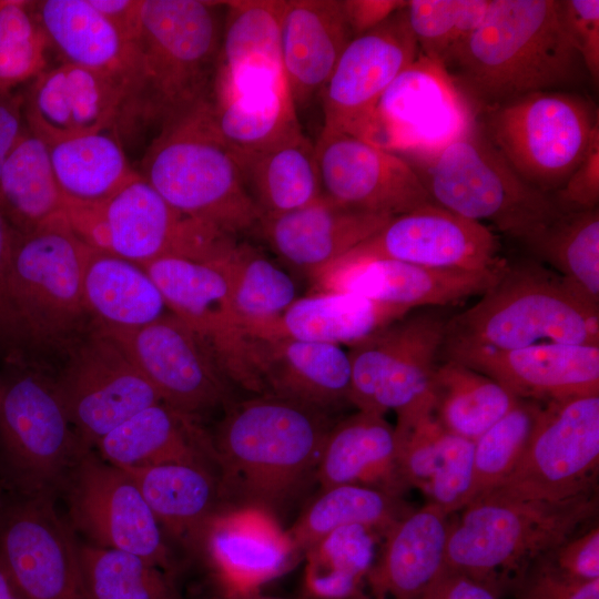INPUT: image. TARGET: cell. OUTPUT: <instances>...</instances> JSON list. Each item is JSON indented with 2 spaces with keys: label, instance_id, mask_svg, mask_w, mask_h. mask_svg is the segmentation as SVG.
<instances>
[{
  "label": "cell",
  "instance_id": "7dc6e473",
  "mask_svg": "<svg viewBox=\"0 0 599 599\" xmlns=\"http://www.w3.org/2000/svg\"><path fill=\"white\" fill-rule=\"evenodd\" d=\"M89 599H177L163 569L134 554L79 545Z\"/></svg>",
  "mask_w": 599,
  "mask_h": 599
},
{
  "label": "cell",
  "instance_id": "d4e9b609",
  "mask_svg": "<svg viewBox=\"0 0 599 599\" xmlns=\"http://www.w3.org/2000/svg\"><path fill=\"white\" fill-rule=\"evenodd\" d=\"M22 94L27 128L50 145L118 129L129 91L111 77L63 62L44 70Z\"/></svg>",
  "mask_w": 599,
  "mask_h": 599
},
{
  "label": "cell",
  "instance_id": "c3c4849f",
  "mask_svg": "<svg viewBox=\"0 0 599 599\" xmlns=\"http://www.w3.org/2000/svg\"><path fill=\"white\" fill-rule=\"evenodd\" d=\"M541 408L542 403L519 398L505 416L474 441L468 505L488 495L511 473L527 446Z\"/></svg>",
  "mask_w": 599,
  "mask_h": 599
},
{
  "label": "cell",
  "instance_id": "1f68e13d",
  "mask_svg": "<svg viewBox=\"0 0 599 599\" xmlns=\"http://www.w3.org/2000/svg\"><path fill=\"white\" fill-rule=\"evenodd\" d=\"M316 476L323 490L352 484L402 496L409 488L399 468L395 427L384 415L365 410L332 426Z\"/></svg>",
  "mask_w": 599,
  "mask_h": 599
},
{
  "label": "cell",
  "instance_id": "30bf717a",
  "mask_svg": "<svg viewBox=\"0 0 599 599\" xmlns=\"http://www.w3.org/2000/svg\"><path fill=\"white\" fill-rule=\"evenodd\" d=\"M84 251L63 212L29 233L14 232L8 292L19 342L58 343L78 328L87 314Z\"/></svg>",
  "mask_w": 599,
  "mask_h": 599
},
{
  "label": "cell",
  "instance_id": "8fae6325",
  "mask_svg": "<svg viewBox=\"0 0 599 599\" xmlns=\"http://www.w3.org/2000/svg\"><path fill=\"white\" fill-rule=\"evenodd\" d=\"M447 319L434 308L409 312L349 347V403L380 415L394 410L396 426L432 414L436 359Z\"/></svg>",
  "mask_w": 599,
  "mask_h": 599
},
{
  "label": "cell",
  "instance_id": "484cf974",
  "mask_svg": "<svg viewBox=\"0 0 599 599\" xmlns=\"http://www.w3.org/2000/svg\"><path fill=\"white\" fill-rule=\"evenodd\" d=\"M488 376L515 397L539 403L599 394V345L544 343L510 351L446 355Z\"/></svg>",
  "mask_w": 599,
  "mask_h": 599
},
{
  "label": "cell",
  "instance_id": "2e32d148",
  "mask_svg": "<svg viewBox=\"0 0 599 599\" xmlns=\"http://www.w3.org/2000/svg\"><path fill=\"white\" fill-rule=\"evenodd\" d=\"M97 331L123 349L166 405L195 418L233 403L234 386L210 348L171 312L140 327Z\"/></svg>",
  "mask_w": 599,
  "mask_h": 599
},
{
  "label": "cell",
  "instance_id": "ee69618b",
  "mask_svg": "<svg viewBox=\"0 0 599 599\" xmlns=\"http://www.w3.org/2000/svg\"><path fill=\"white\" fill-rule=\"evenodd\" d=\"M402 496L363 485L324 489L288 532L296 549L307 550L331 531L359 525L386 531L413 509Z\"/></svg>",
  "mask_w": 599,
  "mask_h": 599
},
{
  "label": "cell",
  "instance_id": "816d5d0a",
  "mask_svg": "<svg viewBox=\"0 0 599 599\" xmlns=\"http://www.w3.org/2000/svg\"><path fill=\"white\" fill-rule=\"evenodd\" d=\"M514 599H599V579L588 582L561 575L548 557L537 560L511 591Z\"/></svg>",
  "mask_w": 599,
  "mask_h": 599
},
{
  "label": "cell",
  "instance_id": "f1b7e54d",
  "mask_svg": "<svg viewBox=\"0 0 599 599\" xmlns=\"http://www.w3.org/2000/svg\"><path fill=\"white\" fill-rule=\"evenodd\" d=\"M352 39L342 0L284 1L280 19L281 62L296 110L319 97Z\"/></svg>",
  "mask_w": 599,
  "mask_h": 599
},
{
  "label": "cell",
  "instance_id": "be15d7a7",
  "mask_svg": "<svg viewBox=\"0 0 599 599\" xmlns=\"http://www.w3.org/2000/svg\"><path fill=\"white\" fill-rule=\"evenodd\" d=\"M222 599H280V598L262 596L256 591V592L241 595V596H223Z\"/></svg>",
  "mask_w": 599,
  "mask_h": 599
},
{
  "label": "cell",
  "instance_id": "5bb4252c",
  "mask_svg": "<svg viewBox=\"0 0 599 599\" xmlns=\"http://www.w3.org/2000/svg\"><path fill=\"white\" fill-rule=\"evenodd\" d=\"M474 122L471 105L445 68L419 52L355 136L408 159L440 150Z\"/></svg>",
  "mask_w": 599,
  "mask_h": 599
},
{
  "label": "cell",
  "instance_id": "91938a15",
  "mask_svg": "<svg viewBox=\"0 0 599 599\" xmlns=\"http://www.w3.org/2000/svg\"><path fill=\"white\" fill-rule=\"evenodd\" d=\"M24 126L23 94L0 91V171Z\"/></svg>",
  "mask_w": 599,
  "mask_h": 599
},
{
  "label": "cell",
  "instance_id": "603a6c76",
  "mask_svg": "<svg viewBox=\"0 0 599 599\" xmlns=\"http://www.w3.org/2000/svg\"><path fill=\"white\" fill-rule=\"evenodd\" d=\"M500 243L485 224L430 202L392 217L341 257L386 258L438 268L488 270L501 265Z\"/></svg>",
  "mask_w": 599,
  "mask_h": 599
},
{
  "label": "cell",
  "instance_id": "11a10c76",
  "mask_svg": "<svg viewBox=\"0 0 599 599\" xmlns=\"http://www.w3.org/2000/svg\"><path fill=\"white\" fill-rule=\"evenodd\" d=\"M551 196L564 211L598 207L599 138L593 141L579 166Z\"/></svg>",
  "mask_w": 599,
  "mask_h": 599
},
{
  "label": "cell",
  "instance_id": "5b68a950",
  "mask_svg": "<svg viewBox=\"0 0 599 599\" xmlns=\"http://www.w3.org/2000/svg\"><path fill=\"white\" fill-rule=\"evenodd\" d=\"M598 489L560 501L476 500L449 521L444 565L500 598L537 560L598 522Z\"/></svg>",
  "mask_w": 599,
  "mask_h": 599
},
{
  "label": "cell",
  "instance_id": "db71d44e",
  "mask_svg": "<svg viewBox=\"0 0 599 599\" xmlns=\"http://www.w3.org/2000/svg\"><path fill=\"white\" fill-rule=\"evenodd\" d=\"M547 557L561 575L571 580L588 582L599 579L598 522L564 541Z\"/></svg>",
  "mask_w": 599,
  "mask_h": 599
},
{
  "label": "cell",
  "instance_id": "e0dca14e",
  "mask_svg": "<svg viewBox=\"0 0 599 599\" xmlns=\"http://www.w3.org/2000/svg\"><path fill=\"white\" fill-rule=\"evenodd\" d=\"M0 562L26 599H89L79 545L49 495L0 506Z\"/></svg>",
  "mask_w": 599,
  "mask_h": 599
},
{
  "label": "cell",
  "instance_id": "f5cc1de1",
  "mask_svg": "<svg viewBox=\"0 0 599 599\" xmlns=\"http://www.w3.org/2000/svg\"><path fill=\"white\" fill-rule=\"evenodd\" d=\"M567 33L593 84L599 80V1L559 0Z\"/></svg>",
  "mask_w": 599,
  "mask_h": 599
},
{
  "label": "cell",
  "instance_id": "681fc988",
  "mask_svg": "<svg viewBox=\"0 0 599 599\" xmlns=\"http://www.w3.org/2000/svg\"><path fill=\"white\" fill-rule=\"evenodd\" d=\"M490 0H410L405 10L419 52L441 65L479 26Z\"/></svg>",
  "mask_w": 599,
  "mask_h": 599
},
{
  "label": "cell",
  "instance_id": "4316f807",
  "mask_svg": "<svg viewBox=\"0 0 599 599\" xmlns=\"http://www.w3.org/2000/svg\"><path fill=\"white\" fill-rule=\"evenodd\" d=\"M223 596L258 591L292 565L295 546L262 508L243 507L216 512L202 544Z\"/></svg>",
  "mask_w": 599,
  "mask_h": 599
},
{
  "label": "cell",
  "instance_id": "e7e4bbea",
  "mask_svg": "<svg viewBox=\"0 0 599 599\" xmlns=\"http://www.w3.org/2000/svg\"><path fill=\"white\" fill-rule=\"evenodd\" d=\"M342 599H375L374 597H372L370 595H367L365 592L362 591H358L352 596H348L346 598H342Z\"/></svg>",
  "mask_w": 599,
  "mask_h": 599
},
{
  "label": "cell",
  "instance_id": "7402d4cb",
  "mask_svg": "<svg viewBox=\"0 0 599 599\" xmlns=\"http://www.w3.org/2000/svg\"><path fill=\"white\" fill-rule=\"evenodd\" d=\"M283 3L275 0L225 3L210 103L272 105L292 99L280 52Z\"/></svg>",
  "mask_w": 599,
  "mask_h": 599
},
{
  "label": "cell",
  "instance_id": "ffe728a7",
  "mask_svg": "<svg viewBox=\"0 0 599 599\" xmlns=\"http://www.w3.org/2000/svg\"><path fill=\"white\" fill-rule=\"evenodd\" d=\"M70 508L74 525L93 545L128 551L167 568L162 529L124 469L83 456L72 473Z\"/></svg>",
  "mask_w": 599,
  "mask_h": 599
},
{
  "label": "cell",
  "instance_id": "680465c9",
  "mask_svg": "<svg viewBox=\"0 0 599 599\" xmlns=\"http://www.w3.org/2000/svg\"><path fill=\"white\" fill-rule=\"evenodd\" d=\"M406 3L398 0H342L354 38L377 27Z\"/></svg>",
  "mask_w": 599,
  "mask_h": 599
},
{
  "label": "cell",
  "instance_id": "bcb514c9",
  "mask_svg": "<svg viewBox=\"0 0 599 599\" xmlns=\"http://www.w3.org/2000/svg\"><path fill=\"white\" fill-rule=\"evenodd\" d=\"M375 531L359 525L337 528L307 550L304 583L315 599H342L362 591L374 562Z\"/></svg>",
  "mask_w": 599,
  "mask_h": 599
},
{
  "label": "cell",
  "instance_id": "6da1fadb",
  "mask_svg": "<svg viewBox=\"0 0 599 599\" xmlns=\"http://www.w3.org/2000/svg\"><path fill=\"white\" fill-rule=\"evenodd\" d=\"M443 67L475 114L532 92L571 91L589 78L559 0H490Z\"/></svg>",
  "mask_w": 599,
  "mask_h": 599
},
{
  "label": "cell",
  "instance_id": "d6986e66",
  "mask_svg": "<svg viewBox=\"0 0 599 599\" xmlns=\"http://www.w3.org/2000/svg\"><path fill=\"white\" fill-rule=\"evenodd\" d=\"M314 146L323 195L342 206L394 217L432 202L412 165L390 151L324 128Z\"/></svg>",
  "mask_w": 599,
  "mask_h": 599
},
{
  "label": "cell",
  "instance_id": "52a82bcc",
  "mask_svg": "<svg viewBox=\"0 0 599 599\" xmlns=\"http://www.w3.org/2000/svg\"><path fill=\"white\" fill-rule=\"evenodd\" d=\"M405 160L433 203L467 220L489 222L521 244L561 212L551 195L514 172L476 120L440 150Z\"/></svg>",
  "mask_w": 599,
  "mask_h": 599
},
{
  "label": "cell",
  "instance_id": "d590c367",
  "mask_svg": "<svg viewBox=\"0 0 599 599\" xmlns=\"http://www.w3.org/2000/svg\"><path fill=\"white\" fill-rule=\"evenodd\" d=\"M412 311L348 292H311L297 297L255 337L352 347Z\"/></svg>",
  "mask_w": 599,
  "mask_h": 599
},
{
  "label": "cell",
  "instance_id": "4fadbf2b",
  "mask_svg": "<svg viewBox=\"0 0 599 599\" xmlns=\"http://www.w3.org/2000/svg\"><path fill=\"white\" fill-rule=\"evenodd\" d=\"M74 428L55 384L24 370L0 394V454L8 480L21 496L49 495L77 461Z\"/></svg>",
  "mask_w": 599,
  "mask_h": 599
},
{
  "label": "cell",
  "instance_id": "9a60e30c",
  "mask_svg": "<svg viewBox=\"0 0 599 599\" xmlns=\"http://www.w3.org/2000/svg\"><path fill=\"white\" fill-rule=\"evenodd\" d=\"M141 266L158 286L167 311L202 338L230 383L261 395L253 337L234 308L222 265L163 256Z\"/></svg>",
  "mask_w": 599,
  "mask_h": 599
},
{
  "label": "cell",
  "instance_id": "ac0fdd59",
  "mask_svg": "<svg viewBox=\"0 0 599 599\" xmlns=\"http://www.w3.org/2000/svg\"><path fill=\"white\" fill-rule=\"evenodd\" d=\"M55 386L82 443L94 445L139 412L163 403L123 349L97 329L74 349Z\"/></svg>",
  "mask_w": 599,
  "mask_h": 599
},
{
  "label": "cell",
  "instance_id": "7bdbcfd3",
  "mask_svg": "<svg viewBox=\"0 0 599 599\" xmlns=\"http://www.w3.org/2000/svg\"><path fill=\"white\" fill-rule=\"evenodd\" d=\"M599 306V210H567L522 244Z\"/></svg>",
  "mask_w": 599,
  "mask_h": 599
},
{
  "label": "cell",
  "instance_id": "b9f144b4",
  "mask_svg": "<svg viewBox=\"0 0 599 599\" xmlns=\"http://www.w3.org/2000/svg\"><path fill=\"white\" fill-rule=\"evenodd\" d=\"M500 384L455 361L438 365L433 384V414L448 432L475 441L517 403Z\"/></svg>",
  "mask_w": 599,
  "mask_h": 599
},
{
  "label": "cell",
  "instance_id": "9c48e42d",
  "mask_svg": "<svg viewBox=\"0 0 599 599\" xmlns=\"http://www.w3.org/2000/svg\"><path fill=\"white\" fill-rule=\"evenodd\" d=\"M63 213L87 245L139 265L163 256L219 263L238 242L177 212L139 172L109 199L64 203Z\"/></svg>",
  "mask_w": 599,
  "mask_h": 599
},
{
  "label": "cell",
  "instance_id": "ab89813d",
  "mask_svg": "<svg viewBox=\"0 0 599 599\" xmlns=\"http://www.w3.org/2000/svg\"><path fill=\"white\" fill-rule=\"evenodd\" d=\"M55 181L64 203H99L136 173L129 164L116 129L48 145Z\"/></svg>",
  "mask_w": 599,
  "mask_h": 599
},
{
  "label": "cell",
  "instance_id": "83f0119b",
  "mask_svg": "<svg viewBox=\"0 0 599 599\" xmlns=\"http://www.w3.org/2000/svg\"><path fill=\"white\" fill-rule=\"evenodd\" d=\"M390 219L342 206L323 195L295 211L262 216L254 231L283 262L311 275L374 235Z\"/></svg>",
  "mask_w": 599,
  "mask_h": 599
},
{
  "label": "cell",
  "instance_id": "7c38bea8",
  "mask_svg": "<svg viewBox=\"0 0 599 599\" xmlns=\"http://www.w3.org/2000/svg\"><path fill=\"white\" fill-rule=\"evenodd\" d=\"M598 475L599 394L550 400L511 473L480 499L566 500L598 489Z\"/></svg>",
  "mask_w": 599,
  "mask_h": 599
},
{
  "label": "cell",
  "instance_id": "836d02e7",
  "mask_svg": "<svg viewBox=\"0 0 599 599\" xmlns=\"http://www.w3.org/2000/svg\"><path fill=\"white\" fill-rule=\"evenodd\" d=\"M32 9L49 47H53L64 62L120 81L130 97L136 71L134 44L89 0L32 1Z\"/></svg>",
  "mask_w": 599,
  "mask_h": 599
},
{
  "label": "cell",
  "instance_id": "277c9868",
  "mask_svg": "<svg viewBox=\"0 0 599 599\" xmlns=\"http://www.w3.org/2000/svg\"><path fill=\"white\" fill-rule=\"evenodd\" d=\"M446 322L441 352L544 343L599 345V306L537 260L506 264L497 282Z\"/></svg>",
  "mask_w": 599,
  "mask_h": 599
},
{
  "label": "cell",
  "instance_id": "f35d334b",
  "mask_svg": "<svg viewBox=\"0 0 599 599\" xmlns=\"http://www.w3.org/2000/svg\"><path fill=\"white\" fill-rule=\"evenodd\" d=\"M139 487L162 531L182 545L202 544L220 494L211 468L185 464L124 469Z\"/></svg>",
  "mask_w": 599,
  "mask_h": 599
},
{
  "label": "cell",
  "instance_id": "d6a6232c",
  "mask_svg": "<svg viewBox=\"0 0 599 599\" xmlns=\"http://www.w3.org/2000/svg\"><path fill=\"white\" fill-rule=\"evenodd\" d=\"M398 463L407 486L420 489L447 515L470 499L474 441L445 429L428 414L404 427L395 426Z\"/></svg>",
  "mask_w": 599,
  "mask_h": 599
},
{
  "label": "cell",
  "instance_id": "8992f818",
  "mask_svg": "<svg viewBox=\"0 0 599 599\" xmlns=\"http://www.w3.org/2000/svg\"><path fill=\"white\" fill-rule=\"evenodd\" d=\"M139 173L177 212L230 235L254 231L262 217L207 103L160 129Z\"/></svg>",
  "mask_w": 599,
  "mask_h": 599
},
{
  "label": "cell",
  "instance_id": "f546056e",
  "mask_svg": "<svg viewBox=\"0 0 599 599\" xmlns=\"http://www.w3.org/2000/svg\"><path fill=\"white\" fill-rule=\"evenodd\" d=\"M252 353L262 395L292 399L326 413L349 403L351 363L341 346L253 337Z\"/></svg>",
  "mask_w": 599,
  "mask_h": 599
},
{
  "label": "cell",
  "instance_id": "44dd1931",
  "mask_svg": "<svg viewBox=\"0 0 599 599\" xmlns=\"http://www.w3.org/2000/svg\"><path fill=\"white\" fill-rule=\"evenodd\" d=\"M405 7L352 39L341 54L319 94L324 129L356 135L382 94L417 59Z\"/></svg>",
  "mask_w": 599,
  "mask_h": 599
},
{
  "label": "cell",
  "instance_id": "74e56055",
  "mask_svg": "<svg viewBox=\"0 0 599 599\" xmlns=\"http://www.w3.org/2000/svg\"><path fill=\"white\" fill-rule=\"evenodd\" d=\"M81 285L85 312L98 327H140L169 312L143 266L87 244Z\"/></svg>",
  "mask_w": 599,
  "mask_h": 599
},
{
  "label": "cell",
  "instance_id": "6125c7cd",
  "mask_svg": "<svg viewBox=\"0 0 599 599\" xmlns=\"http://www.w3.org/2000/svg\"><path fill=\"white\" fill-rule=\"evenodd\" d=\"M0 599H26L0 562Z\"/></svg>",
  "mask_w": 599,
  "mask_h": 599
},
{
  "label": "cell",
  "instance_id": "cb8c5ba5",
  "mask_svg": "<svg viewBox=\"0 0 599 599\" xmlns=\"http://www.w3.org/2000/svg\"><path fill=\"white\" fill-rule=\"evenodd\" d=\"M495 268L460 270L415 265L386 258L339 257L312 273V292L337 291L409 309L445 306L483 295L501 275Z\"/></svg>",
  "mask_w": 599,
  "mask_h": 599
},
{
  "label": "cell",
  "instance_id": "60d3db41",
  "mask_svg": "<svg viewBox=\"0 0 599 599\" xmlns=\"http://www.w3.org/2000/svg\"><path fill=\"white\" fill-rule=\"evenodd\" d=\"M63 210L48 144L26 125L0 171V211L16 233L26 234Z\"/></svg>",
  "mask_w": 599,
  "mask_h": 599
},
{
  "label": "cell",
  "instance_id": "6f0895ef",
  "mask_svg": "<svg viewBox=\"0 0 599 599\" xmlns=\"http://www.w3.org/2000/svg\"><path fill=\"white\" fill-rule=\"evenodd\" d=\"M13 237L14 231L0 211V343L3 344L20 343L8 292Z\"/></svg>",
  "mask_w": 599,
  "mask_h": 599
},
{
  "label": "cell",
  "instance_id": "f6af8a7d",
  "mask_svg": "<svg viewBox=\"0 0 599 599\" xmlns=\"http://www.w3.org/2000/svg\"><path fill=\"white\" fill-rule=\"evenodd\" d=\"M222 267L234 308L251 337L280 317L297 298L292 277L246 242H237Z\"/></svg>",
  "mask_w": 599,
  "mask_h": 599
},
{
  "label": "cell",
  "instance_id": "ba28073f",
  "mask_svg": "<svg viewBox=\"0 0 599 599\" xmlns=\"http://www.w3.org/2000/svg\"><path fill=\"white\" fill-rule=\"evenodd\" d=\"M475 120L514 172L551 195L599 138L597 106L575 91H538L479 110Z\"/></svg>",
  "mask_w": 599,
  "mask_h": 599
},
{
  "label": "cell",
  "instance_id": "9f6ffc18",
  "mask_svg": "<svg viewBox=\"0 0 599 599\" xmlns=\"http://www.w3.org/2000/svg\"><path fill=\"white\" fill-rule=\"evenodd\" d=\"M419 599H500L493 590L469 576L444 567Z\"/></svg>",
  "mask_w": 599,
  "mask_h": 599
},
{
  "label": "cell",
  "instance_id": "8d00e7d4",
  "mask_svg": "<svg viewBox=\"0 0 599 599\" xmlns=\"http://www.w3.org/2000/svg\"><path fill=\"white\" fill-rule=\"evenodd\" d=\"M233 151L262 216L295 211L323 196L315 146L302 129L261 150Z\"/></svg>",
  "mask_w": 599,
  "mask_h": 599
},
{
  "label": "cell",
  "instance_id": "e575fe53",
  "mask_svg": "<svg viewBox=\"0 0 599 599\" xmlns=\"http://www.w3.org/2000/svg\"><path fill=\"white\" fill-rule=\"evenodd\" d=\"M106 463L122 469L185 464L210 468L213 444L195 418L165 403L139 412L95 445Z\"/></svg>",
  "mask_w": 599,
  "mask_h": 599
},
{
  "label": "cell",
  "instance_id": "f907efd6",
  "mask_svg": "<svg viewBox=\"0 0 599 599\" xmlns=\"http://www.w3.org/2000/svg\"><path fill=\"white\" fill-rule=\"evenodd\" d=\"M48 48L32 1L0 0V91H14L47 70Z\"/></svg>",
  "mask_w": 599,
  "mask_h": 599
},
{
  "label": "cell",
  "instance_id": "3957f363",
  "mask_svg": "<svg viewBox=\"0 0 599 599\" xmlns=\"http://www.w3.org/2000/svg\"><path fill=\"white\" fill-rule=\"evenodd\" d=\"M332 426L326 412L270 394L232 403L212 443L225 486L246 507L281 502L316 470Z\"/></svg>",
  "mask_w": 599,
  "mask_h": 599
},
{
  "label": "cell",
  "instance_id": "7a4b0ae2",
  "mask_svg": "<svg viewBox=\"0 0 599 599\" xmlns=\"http://www.w3.org/2000/svg\"><path fill=\"white\" fill-rule=\"evenodd\" d=\"M225 3L143 0L135 80L121 123L140 120L161 129L209 103Z\"/></svg>",
  "mask_w": 599,
  "mask_h": 599
},
{
  "label": "cell",
  "instance_id": "94428289",
  "mask_svg": "<svg viewBox=\"0 0 599 599\" xmlns=\"http://www.w3.org/2000/svg\"><path fill=\"white\" fill-rule=\"evenodd\" d=\"M130 43L135 42L141 24L143 0H89Z\"/></svg>",
  "mask_w": 599,
  "mask_h": 599
},
{
  "label": "cell",
  "instance_id": "4dcf8cb0",
  "mask_svg": "<svg viewBox=\"0 0 599 599\" xmlns=\"http://www.w3.org/2000/svg\"><path fill=\"white\" fill-rule=\"evenodd\" d=\"M449 515L427 502L384 535L379 556L366 575L375 599H419L445 564Z\"/></svg>",
  "mask_w": 599,
  "mask_h": 599
}]
</instances>
